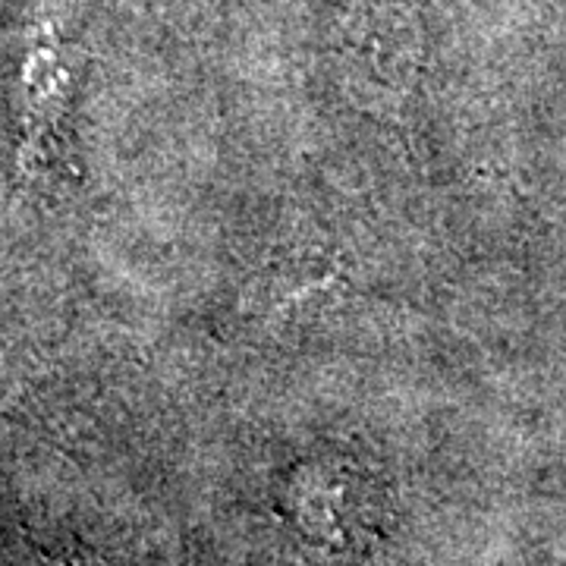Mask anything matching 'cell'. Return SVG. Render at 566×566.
<instances>
[{
	"label": "cell",
	"mask_w": 566,
	"mask_h": 566,
	"mask_svg": "<svg viewBox=\"0 0 566 566\" xmlns=\"http://www.w3.org/2000/svg\"><path fill=\"white\" fill-rule=\"evenodd\" d=\"M296 526L318 547L349 551L368 532V497L346 465H303L286 488Z\"/></svg>",
	"instance_id": "6da1fadb"
}]
</instances>
